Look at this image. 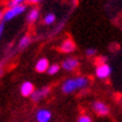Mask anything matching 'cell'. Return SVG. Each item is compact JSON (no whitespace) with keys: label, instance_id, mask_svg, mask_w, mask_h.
Here are the masks:
<instances>
[{"label":"cell","instance_id":"2e32d148","mask_svg":"<svg viewBox=\"0 0 122 122\" xmlns=\"http://www.w3.org/2000/svg\"><path fill=\"white\" fill-rule=\"evenodd\" d=\"M96 53H97V51H96V48H94V47H90V48H87V49L85 51V54H86V56H89V57H93V56H95Z\"/></svg>","mask_w":122,"mask_h":122},{"label":"cell","instance_id":"ac0fdd59","mask_svg":"<svg viewBox=\"0 0 122 122\" xmlns=\"http://www.w3.org/2000/svg\"><path fill=\"white\" fill-rule=\"evenodd\" d=\"M5 24H6V22H1V24H0V41H1V38H2V36H4V33H5Z\"/></svg>","mask_w":122,"mask_h":122},{"label":"cell","instance_id":"5b68a950","mask_svg":"<svg viewBox=\"0 0 122 122\" xmlns=\"http://www.w3.org/2000/svg\"><path fill=\"white\" fill-rule=\"evenodd\" d=\"M80 65V62H78L77 58H74V57H68V58L64 59L63 63H62V66L61 68H63L64 71L66 72H73Z\"/></svg>","mask_w":122,"mask_h":122},{"label":"cell","instance_id":"9c48e42d","mask_svg":"<svg viewBox=\"0 0 122 122\" xmlns=\"http://www.w3.org/2000/svg\"><path fill=\"white\" fill-rule=\"evenodd\" d=\"M61 52L65 53V54H71V53H73L75 51V43L73 41V39H71V38H66L65 41L61 44Z\"/></svg>","mask_w":122,"mask_h":122},{"label":"cell","instance_id":"6da1fadb","mask_svg":"<svg viewBox=\"0 0 122 122\" xmlns=\"http://www.w3.org/2000/svg\"><path fill=\"white\" fill-rule=\"evenodd\" d=\"M90 85V80L85 76H75L67 78L62 84V92L64 94H72L76 91H82Z\"/></svg>","mask_w":122,"mask_h":122},{"label":"cell","instance_id":"277c9868","mask_svg":"<svg viewBox=\"0 0 122 122\" xmlns=\"http://www.w3.org/2000/svg\"><path fill=\"white\" fill-rule=\"evenodd\" d=\"M49 93H51V87L49 86H44V87H41V89H35L34 93L30 96V99H31L33 102L38 103L41 100H44L45 97H47L49 95Z\"/></svg>","mask_w":122,"mask_h":122},{"label":"cell","instance_id":"7402d4cb","mask_svg":"<svg viewBox=\"0 0 122 122\" xmlns=\"http://www.w3.org/2000/svg\"><path fill=\"white\" fill-rule=\"evenodd\" d=\"M2 73H4V70H2V67L0 66V76L2 75Z\"/></svg>","mask_w":122,"mask_h":122},{"label":"cell","instance_id":"52a82bcc","mask_svg":"<svg viewBox=\"0 0 122 122\" xmlns=\"http://www.w3.org/2000/svg\"><path fill=\"white\" fill-rule=\"evenodd\" d=\"M52 112L48 109H38L36 111V114H35V118L37 120V122H49L52 120Z\"/></svg>","mask_w":122,"mask_h":122},{"label":"cell","instance_id":"44dd1931","mask_svg":"<svg viewBox=\"0 0 122 122\" xmlns=\"http://www.w3.org/2000/svg\"><path fill=\"white\" fill-rule=\"evenodd\" d=\"M2 15H4V12H1V11H0V24L4 21V20H2Z\"/></svg>","mask_w":122,"mask_h":122},{"label":"cell","instance_id":"e0dca14e","mask_svg":"<svg viewBox=\"0 0 122 122\" xmlns=\"http://www.w3.org/2000/svg\"><path fill=\"white\" fill-rule=\"evenodd\" d=\"M77 122H92V118L87 114H82L77 119Z\"/></svg>","mask_w":122,"mask_h":122},{"label":"cell","instance_id":"4fadbf2b","mask_svg":"<svg viewBox=\"0 0 122 122\" xmlns=\"http://www.w3.org/2000/svg\"><path fill=\"white\" fill-rule=\"evenodd\" d=\"M56 20V15L54 12H47L46 15L44 16V18H43V21H44L45 25H47V26H51L53 25Z\"/></svg>","mask_w":122,"mask_h":122},{"label":"cell","instance_id":"ffe728a7","mask_svg":"<svg viewBox=\"0 0 122 122\" xmlns=\"http://www.w3.org/2000/svg\"><path fill=\"white\" fill-rule=\"evenodd\" d=\"M44 0H28V2H30L31 5H38L41 4V2H43Z\"/></svg>","mask_w":122,"mask_h":122},{"label":"cell","instance_id":"30bf717a","mask_svg":"<svg viewBox=\"0 0 122 122\" xmlns=\"http://www.w3.org/2000/svg\"><path fill=\"white\" fill-rule=\"evenodd\" d=\"M49 62H48V59L46 58V57H41V58H39L36 62V64H35V70H36V72H38V73H45V72H47L48 67H49Z\"/></svg>","mask_w":122,"mask_h":122},{"label":"cell","instance_id":"7a4b0ae2","mask_svg":"<svg viewBox=\"0 0 122 122\" xmlns=\"http://www.w3.org/2000/svg\"><path fill=\"white\" fill-rule=\"evenodd\" d=\"M27 9V6L26 5H20V6H15V7H9L7 10L4 12L2 15V20L4 22H7V21H10L12 20L14 18L18 17V16L22 15Z\"/></svg>","mask_w":122,"mask_h":122},{"label":"cell","instance_id":"9a60e30c","mask_svg":"<svg viewBox=\"0 0 122 122\" xmlns=\"http://www.w3.org/2000/svg\"><path fill=\"white\" fill-rule=\"evenodd\" d=\"M28 0H9L8 6L9 7H15V6H20V5H25V2Z\"/></svg>","mask_w":122,"mask_h":122},{"label":"cell","instance_id":"3957f363","mask_svg":"<svg viewBox=\"0 0 122 122\" xmlns=\"http://www.w3.org/2000/svg\"><path fill=\"white\" fill-rule=\"evenodd\" d=\"M112 74V67L107 63L100 64L95 68V76L100 80H107L111 76Z\"/></svg>","mask_w":122,"mask_h":122},{"label":"cell","instance_id":"5bb4252c","mask_svg":"<svg viewBox=\"0 0 122 122\" xmlns=\"http://www.w3.org/2000/svg\"><path fill=\"white\" fill-rule=\"evenodd\" d=\"M59 71H61V65H58V64H52V65H49L46 73L48 75H56Z\"/></svg>","mask_w":122,"mask_h":122},{"label":"cell","instance_id":"d6986e66","mask_svg":"<svg viewBox=\"0 0 122 122\" xmlns=\"http://www.w3.org/2000/svg\"><path fill=\"white\" fill-rule=\"evenodd\" d=\"M107 57H105V56H101L96 63H97V65H100V64H105L107 63Z\"/></svg>","mask_w":122,"mask_h":122},{"label":"cell","instance_id":"ba28073f","mask_svg":"<svg viewBox=\"0 0 122 122\" xmlns=\"http://www.w3.org/2000/svg\"><path fill=\"white\" fill-rule=\"evenodd\" d=\"M35 91V85L29 81H25L20 85V93L24 97H30Z\"/></svg>","mask_w":122,"mask_h":122},{"label":"cell","instance_id":"8fae6325","mask_svg":"<svg viewBox=\"0 0 122 122\" xmlns=\"http://www.w3.org/2000/svg\"><path fill=\"white\" fill-rule=\"evenodd\" d=\"M39 16H41V12H39V9L36 7L31 8L29 11H28V14H27V21L29 22V24H33V22H36L39 18Z\"/></svg>","mask_w":122,"mask_h":122},{"label":"cell","instance_id":"7c38bea8","mask_svg":"<svg viewBox=\"0 0 122 122\" xmlns=\"http://www.w3.org/2000/svg\"><path fill=\"white\" fill-rule=\"evenodd\" d=\"M31 43V37L29 35H24L18 41V49H25Z\"/></svg>","mask_w":122,"mask_h":122},{"label":"cell","instance_id":"8992f818","mask_svg":"<svg viewBox=\"0 0 122 122\" xmlns=\"http://www.w3.org/2000/svg\"><path fill=\"white\" fill-rule=\"evenodd\" d=\"M92 107H93V111L95 112L97 115H101V117L107 115L109 112H110L109 107L104 102H102V101H95V102H93Z\"/></svg>","mask_w":122,"mask_h":122}]
</instances>
